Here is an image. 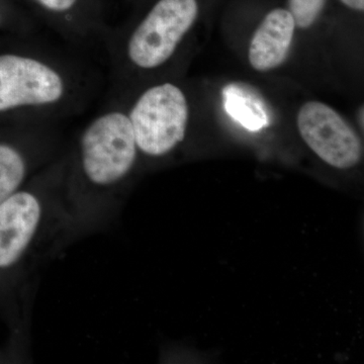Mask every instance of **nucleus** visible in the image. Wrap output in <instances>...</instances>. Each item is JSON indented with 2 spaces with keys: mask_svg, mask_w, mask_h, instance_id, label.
I'll use <instances>...</instances> for the list:
<instances>
[{
  "mask_svg": "<svg viewBox=\"0 0 364 364\" xmlns=\"http://www.w3.org/2000/svg\"><path fill=\"white\" fill-rule=\"evenodd\" d=\"M100 85L81 60L33 41L0 54V116L61 122L85 111Z\"/></svg>",
  "mask_w": 364,
  "mask_h": 364,
  "instance_id": "1",
  "label": "nucleus"
},
{
  "mask_svg": "<svg viewBox=\"0 0 364 364\" xmlns=\"http://www.w3.org/2000/svg\"><path fill=\"white\" fill-rule=\"evenodd\" d=\"M200 13L198 0H156L140 20L109 28L104 46L111 92L119 98L138 76L159 70L173 58Z\"/></svg>",
  "mask_w": 364,
  "mask_h": 364,
  "instance_id": "2",
  "label": "nucleus"
},
{
  "mask_svg": "<svg viewBox=\"0 0 364 364\" xmlns=\"http://www.w3.org/2000/svg\"><path fill=\"white\" fill-rule=\"evenodd\" d=\"M139 155L123 100L109 97L79 133L66 174L78 188L112 191L131 176Z\"/></svg>",
  "mask_w": 364,
  "mask_h": 364,
  "instance_id": "3",
  "label": "nucleus"
},
{
  "mask_svg": "<svg viewBox=\"0 0 364 364\" xmlns=\"http://www.w3.org/2000/svg\"><path fill=\"white\" fill-rule=\"evenodd\" d=\"M117 100L126 107L140 154L164 157L183 142L191 112L186 92L176 83L156 82Z\"/></svg>",
  "mask_w": 364,
  "mask_h": 364,
  "instance_id": "4",
  "label": "nucleus"
},
{
  "mask_svg": "<svg viewBox=\"0 0 364 364\" xmlns=\"http://www.w3.org/2000/svg\"><path fill=\"white\" fill-rule=\"evenodd\" d=\"M304 142L323 161L337 169H350L363 157V145L355 131L329 105L308 102L296 119Z\"/></svg>",
  "mask_w": 364,
  "mask_h": 364,
  "instance_id": "5",
  "label": "nucleus"
},
{
  "mask_svg": "<svg viewBox=\"0 0 364 364\" xmlns=\"http://www.w3.org/2000/svg\"><path fill=\"white\" fill-rule=\"evenodd\" d=\"M41 21L72 47L104 46L111 26L98 0H28Z\"/></svg>",
  "mask_w": 364,
  "mask_h": 364,
  "instance_id": "6",
  "label": "nucleus"
},
{
  "mask_svg": "<svg viewBox=\"0 0 364 364\" xmlns=\"http://www.w3.org/2000/svg\"><path fill=\"white\" fill-rule=\"evenodd\" d=\"M58 124L30 121L18 142H0V203L20 191L32 169L49 156L58 136Z\"/></svg>",
  "mask_w": 364,
  "mask_h": 364,
  "instance_id": "7",
  "label": "nucleus"
},
{
  "mask_svg": "<svg viewBox=\"0 0 364 364\" xmlns=\"http://www.w3.org/2000/svg\"><path fill=\"white\" fill-rule=\"evenodd\" d=\"M43 217L37 191L20 189L0 203V268L16 264L30 247Z\"/></svg>",
  "mask_w": 364,
  "mask_h": 364,
  "instance_id": "8",
  "label": "nucleus"
},
{
  "mask_svg": "<svg viewBox=\"0 0 364 364\" xmlns=\"http://www.w3.org/2000/svg\"><path fill=\"white\" fill-rule=\"evenodd\" d=\"M296 23L289 9H274L261 21L249 47L248 59L256 71L267 72L286 61Z\"/></svg>",
  "mask_w": 364,
  "mask_h": 364,
  "instance_id": "9",
  "label": "nucleus"
},
{
  "mask_svg": "<svg viewBox=\"0 0 364 364\" xmlns=\"http://www.w3.org/2000/svg\"><path fill=\"white\" fill-rule=\"evenodd\" d=\"M228 114L250 131H258L269 124L262 100L245 86L230 85L223 90Z\"/></svg>",
  "mask_w": 364,
  "mask_h": 364,
  "instance_id": "10",
  "label": "nucleus"
},
{
  "mask_svg": "<svg viewBox=\"0 0 364 364\" xmlns=\"http://www.w3.org/2000/svg\"><path fill=\"white\" fill-rule=\"evenodd\" d=\"M327 0H289V11L296 28H309L318 20Z\"/></svg>",
  "mask_w": 364,
  "mask_h": 364,
  "instance_id": "11",
  "label": "nucleus"
},
{
  "mask_svg": "<svg viewBox=\"0 0 364 364\" xmlns=\"http://www.w3.org/2000/svg\"><path fill=\"white\" fill-rule=\"evenodd\" d=\"M345 6L356 11H364V0H340Z\"/></svg>",
  "mask_w": 364,
  "mask_h": 364,
  "instance_id": "12",
  "label": "nucleus"
},
{
  "mask_svg": "<svg viewBox=\"0 0 364 364\" xmlns=\"http://www.w3.org/2000/svg\"><path fill=\"white\" fill-rule=\"evenodd\" d=\"M363 107H361V109H360V112H359V116H358V121H359V124H361V128L363 129Z\"/></svg>",
  "mask_w": 364,
  "mask_h": 364,
  "instance_id": "13",
  "label": "nucleus"
}]
</instances>
